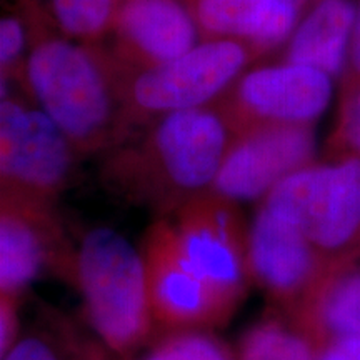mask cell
<instances>
[{"instance_id": "1", "label": "cell", "mask_w": 360, "mask_h": 360, "mask_svg": "<svg viewBox=\"0 0 360 360\" xmlns=\"http://www.w3.org/2000/svg\"><path fill=\"white\" fill-rule=\"evenodd\" d=\"M94 45L44 35L25 60L24 77L40 109L77 152H96L124 135L127 109L122 74Z\"/></svg>"}, {"instance_id": "2", "label": "cell", "mask_w": 360, "mask_h": 360, "mask_svg": "<svg viewBox=\"0 0 360 360\" xmlns=\"http://www.w3.org/2000/svg\"><path fill=\"white\" fill-rule=\"evenodd\" d=\"M237 132L220 109L197 107L154 119V127L135 150L115 162L120 177L141 195L179 209L212 191Z\"/></svg>"}, {"instance_id": "3", "label": "cell", "mask_w": 360, "mask_h": 360, "mask_svg": "<svg viewBox=\"0 0 360 360\" xmlns=\"http://www.w3.org/2000/svg\"><path fill=\"white\" fill-rule=\"evenodd\" d=\"M77 282L87 321L112 352L130 355L154 327L146 262L122 233L94 229L77 254Z\"/></svg>"}, {"instance_id": "4", "label": "cell", "mask_w": 360, "mask_h": 360, "mask_svg": "<svg viewBox=\"0 0 360 360\" xmlns=\"http://www.w3.org/2000/svg\"><path fill=\"white\" fill-rule=\"evenodd\" d=\"M262 207L294 225L323 257L340 259L360 238V157L297 170L270 191Z\"/></svg>"}, {"instance_id": "5", "label": "cell", "mask_w": 360, "mask_h": 360, "mask_svg": "<svg viewBox=\"0 0 360 360\" xmlns=\"http://www.w3.org/2000/svg\"><path fill=\"white\" fill-rule=\"evenodd\" d=\"M255 52L233 39H207L175 60L124 70L125 109L134 117H162L204 107L236 82Z\"/></svg>"}, {"instance_id": "6", "label": "cell", "mask_w": 360, "mask_h": 360, "mask_svg": "<svg viewBox=\"0 0 360 360\" xmlns=\"http://www.w3.org/2000/svg\"><path fill=\"white\" fill-rule=\"evenodd\" d=\"M75 148L42 109L11 96L0 105L2 197L49 207L67 186Z\"/></svg>"}, {"instance_id": "7", "label": "cell", "mask_w": 360, "mask_h": 360, "mask_svg": "<svg viewBox=\"0 0 360 360\" xmlns=\"http://www.w3.org/2000/svg\"><path fill=\"white\" fill-rule=\"evenodd\" d=\"M169 222L188 265L236 310L252 281L249 229L236 202L214 191L199 193L180 205Z\"/></svg>"}, {"instance_id": "8", "label": "cell", "mask_w": 360, "mask_h": 360, "mask_svg": "<svg viewBox=\"0 0 360 360\" xmlns=\"http://www.w3.org/2000/svg\"><path fill=\"white\" fill-rule=\"evenodd\" d=\"M330 98V75L285 62L242 75L220 109L238 135L260 125H310Z\"/></svg>"}, {"instance_id": "9", "label": "cell", "mask_w": 360, "mask_h": 360, "mask_svg": "<svg viewBox=\"0 0 360 360\" xmlns=\"http://www.w3.org/2000/svg\"><path fill=\"white\" fill-rule=\"evenodd\" d=\"M141 252L155 323L174 332L204 330L231 319L233 309L197 276L182 255L169 219L148 229Z\"/></svg>"}, {"instance_id": "10", "label": "cell", "mask_w": 360, "mask_h": 360, "mask_svg": "<svg viewBox=\"0 0 360 360\" xmlns=\"http://www.w3.org/2000/svg\"><path fill=\"white\" fill-rule=\"evenodd\" d=\"M315 135L310 125H260L238 134L212 191L232 202L264 200L274 187L312 164Z\"/></svg>"}, {"instance_id": "11", "label": "cell", "mask_w": 360, "mask_h": 360, "mask_svg": "<svg viewBox=\"0 0 360 360\" xmlns=\"http://www.w3.org/2000/svg\"><path fill=\"white\" fill-rule=\"evenodd\" d=\"M109 34L112 58L129 72L175 60L202 35L191 0H119Z\"/></svg>"}, {"instance_id": "12", "label": "cell", "mask_w": 360, "mask_h": 360, "mask_svg": "<svg viewBox=\"0 0 360 360\" xmlns=\"http://www.w3.org/2000/svg\"><path fill=\"white\" fill-rule=\"evenodd\" d=\"M330 262L294 225L259 207L249 227L250 274L274 299L297 309Z\"/></svg>"}, {"instance_id": "13", "label": "cell", "mask_w": 360, "mask_h": 360, "mask_svg": "<svg viewBox=\"0 0 360 360\" xmlns=\"http://www.w3.org/2000/svg\"><path fill=\"white\" fill-rule=\"evenodd\" d=\"M310 0H191L200 34L233 39L257 53L277 47L294 34Z\"/></svg>"}, {"instance_id": "14", "label": "cell", "mask_w": 360, "mask_h": 360, "mask_svg": "<svg viewBox=\"0 0 360 360\" xmlns=\"http://www.w3.org/2000/svg\"><path fill=\"white\" fill-rule=\"evenodd\" d=\"M297 314L299 327L319 349L360 337V264L342 257L332 260Z\"/></svg>"}, {"instance_id": "15", "label": "cell", "mask_w": 360, "mask_h": 360, "mask_svg": "<svg viewBox=\"0 0 360 360\" xmlns=\"http://www.w3.org/2000/svg\"><path fill=\"white\" fill-rule=\"evenodd\" d=\"M49 207L2 197L0 215V292L17 297L47 264Z\"/></svg>"}, {"instance_id": "16", "label": "cell", "mask_w": 360, "mask_h": 360, "mask_svg": "<svg viewBox=\"0 0 360 360\" xmlns=\"http://www.w3.org/2000/svg\"><path fill=\"white\" fill-rule=\"evenodd\" d=\"M357 4L319 0L289 39L287 64L312 67L337 77L349 62Z\"/></svg>"}, {"instance_id": "17", "label": "cell", "mask_w": 360, "mask_h": 360, "mask_svg": "<svg viewBox=\"0 0 360 360\" xmlns=\"http://www.w3.org/2000/svg\"><path fill=\"white\" fill-rule=\"evenodd\" d=\"M319 352V345L300 327L267 319L244 335L238 360H317Z\"/></svg>"}, {"instance_id": "18", "label": "cell", "mask_w": 360, "mask_h": 360, "mask_svg": "<svg viewBox=\"0 0 360 360\" xmlns=\"http://www.w3.org/2000/svg\"><path fill=\"white\" fill-rule=\"evenodd\" d=\"M56 25L67 39L94 45L110 32L119 0H49Z\"/></svg>"}, {"instance_id": "19", "label": "cell", "mask_w": 360, "mask_h": 360, "mask_svg": "<svg viewBox=\"0 0 360 360\" xmlns=\"http://www.w3.org/2000/svg\"><path fill=\"white\" fill-rule=\"evenodd\" d=\"M142 360H232L215 337L202 330H180L165 337Z\"/></svg>"}, {"instance_id": "20", "label": "cell", "mask_w": 360, "mask_h": 360, "mask_svg": "<svg viewBox=\"0 0 360 360\" xmlns=\"http://www.w3.org/2000/svg\"><path fill=\"white\" fill-rule=\"evenodd\" d=\"M27 32L20 17L6 15L0 22V65L2 79L11 80L20 72V57L25 51Z\"/></svg>"}, {"instance_id": "21", "label": "cell", "mask_w": 360, "mask_h": 360, "mask_svg": "<svg viewBox=\"0 0 360 360\" xmlns=\"http://www.w3.org/2000/svg\"><path fill=\"white\" fill-rule=\"evenodd\" d=\"M339 134L352 155L360 157V90H355L342 109Z\"/></svg>"}, {"instance_id": "22", "label": "cell", "mask_w": 360, "mask_h": 360, "mask_svg": "<svg viewBox=\"0 0 360 360\" xmlns=\"http://www.w3.org/2000/svg\"><path fill=\"white\" fill-rule=\"evenodd\" d=\"M17 297L2 295V304H0V352L6 355L13 345L17 344V334H19V305Z\"/></svg>"}, {"instance_id": "23", "label": "cell", "mask_w": 360, "mask_h": 360, "mask_svg": "<svg viewBox=\"0 0 360 360\" xmlns=\"http://www.w3.org/2000/svg\"><path fill=\"white\" fill-rule=\"evenodd\" d=\"M2 360H60L47 342L37 337H24L2 355Z\"/></svg>"}, {"instance_id": "24", "label": "cell", "mask_w": 360, "mask_h": 360, "mask_svg": "<svg viewBox=\"0 0 360 360\" xmlns=\"http://www.w3.org/2000/svg\"><path fill=\"white\" fill-rule=\"evenodd\" d=\"M317 360H360V337L330 342L321 349Z\"/></svg>"}, {"instance_id": "25", "label": "cell", "mask_w": 360, "mask_h": 360, "mask_svg": "<svg viewBox=\"0 0 360 360\" xmlns=\"http://www.w3.org/2000/svg\"><path fill=\"white\" fill-rule=\"evenodd\" d=\"M349 65L357 77H360V0L357 4V15H355V25L349 51Z\"/></svg>"}]
</instances>
